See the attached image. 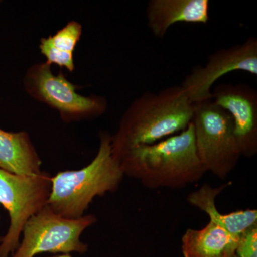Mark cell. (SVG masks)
<instances>
[{
  "label": "cell",
  "instance_id": "obj_3",
  "mask_svg": "<svg viewBox=\"0 0 257 257\" xmlns=\"http://www.w3.org/2000/svg\"><path fill=\"white\" fill-rule=\"evenodd\" d=\"M111 135L101 132L94 160L84 168L59 172L52 177L47 205L67 219H79L97 196L115 192L124 175L111 152Z\"/></svg>",
  "mask_w": 257,
  "mask_h": 257
},
{
  "label": "cell",
  "instance_id": "obj_13",
  "mask_svg": "<svg viewBox=\"0 0 257 257\" xmlns=\"http://www.w3.org/2000/svg\"><path fill=\"white\" fill-rule=\"evenodd\" d=\"M42 161L26 132L0 128V170L17 175L41 173Z\"/></svg>",
  "mask_w": 257,
  "mask_h": 257
},
{
  "label": "cell",
  "instance_id": "obj_16",
  "mask_svg": "<svg viewBox=\"0 0 257 257\" xmlns=\"http://www.w3.org/2000/svg\"><path fill=\"white\" fill-rule=\"evenodd\" d=\"M52 257H72L69 253H64V254L59 255V256H52Z\"/></svg>",
  "mask_w": 257,
  "mask_h": 257
},
{
  "label": "cell",
  "instance_id": "obj_7",
  "mask_svg": "<svg viewBox=\"0 0 257 257\" xmlns=\"http://www.w3.org/2000/svg\"><path fill=\"white\" fill-rule=\"evenodd\" d=\"M96 221L93 214L79 219L64 218L47 204L25 224L23 241L13 257H34L45 252H86L88 246L80 241V236Z\"/></svg>",
  "mask_w": 257,
  "mask_h": 257
},
{
  "label": "cell",
  "instance_id": "obj_11",
  "mask_svg": "<svg viewBox=\"0 0 257 257\" xmlns=\"http://www.w3.org/2000/svg\"><path fill=\"white\" fill-rule=\"evenodd\" d=\"M229 185V184H224L212 187L210 184H203L200 188L190 193L187 200L191 205L206 213L209 217V221L224 228L230 234L240 237L248 230L257 226V210L247 209L221 214L216 207V197Z\"/></svg>",
  "mask_w": 257,
  "mask_h": 257
},
{
  "label": "cell",
  "instance_id": "obj_5",
  "mask_svg": "<svg viewBox=\"0 0 257 257\" xmlns=\"http://www.w3.org/2000/svg\"><path fill=\"white\" fill-rule=\"evenodd\" d=\"M23 87L29 96L57 111L65 123L96 119L107 109L104 96L79 94L77 85L62 72L53 74L46 62L29 67L24 76Z\"/></svg>",
  "mask_w": 257,
  "mask_h": 257
},
{
  "label": "cell",
  "instance_id": "obj_4",
  "mask_svg": "<svg viewBox=\"0 0 257 257\" xmlns=\"http://www.w3.org/2000/svg\"><path fill=\"white\" fill-rule=\"evenodd\" d=\"M192 124L203 168L219 179L227 178L242 156L231 116L209 99L194 104Z\"/></svg>",
  "mask_w": 257,
  "mask_h": 257
},
{
  "label": "cell",
  "instance_id": "obj_12",
  "mask_svg": "<svg viewBox=\"0 0 257 257\" xmlns=\"http://www.w3.org/2000/svg\"><path fill=\"white\" fill-rule=\"evenodd\" d=\"M240 237L209 221L201 229H187L182 237L184 257H234Z\"/></svg>",
  "mask_w": 257,
  "mask_h": 257
},
{
  "label": "cell",
  "instance_id": "obj_9",
  "mask_svg": "<svg viewBox=\"0 0 257 257\" xmlns=\"http://www.w3.org/2000/svg\"><path fill=\"white\" fill-rule=\"evenodd\" d=\"M211 99L227 111L234 123L241 155L257 154V92L246 84H221L211 92Z\"/></svg>",
  "mask_w": 257,
  "mask_h": 257
},
{
  "label": "cell",
  "instance_id": "obj_10",
  "mask_svg": "<svg viewBox=\"0 0 257 257\" xmlns=\"http://www.w3.org/2000/svg\"><path fill=\"white\" fill-rule=\"evenodd\" d=\"M209 0H150L147 4V25L152 34L164 38L177 23L207 24L209 21Z\"/></svg>",
  "mask_w": 257,
  "mask_h": 257
},
{
  "label": "cell",
  "instance_id": "obj_15",
  "mask_svg": "<svg viewBox=\"0 0 257 257\" xmlns=\"http://www.w3.org/2000/svg\"><path fill=\"white\" fill-rule=\"evenodd\" d=\"M234 257H257V226L240 236Z\"/></svg>",
  "mask_w": 257,
  "mask_h": 257
},
{
  "label": "cell",
  "instance_id": "obj_6",
  "mask_svg": "<svg viewBox=\"0 0 257 257\" xmlns=\"http://www.w3.org/2000/svg\"><path fill=\"white\" fill-rule=\"evenodd\" d=\"M51 189L52 177L46 172L22 176L0 170V204L10 217L9 229L1 239L0 257L16 251L24 226L47 205Z\"/></svg>",
  "mask_w": 257,
  "mask_h": 257
},
{
  "label": "cell",
  "instance_id": "obj_8",
  "mask_svg": "<svg viewBox=\"0 0 257 257\" xmlns=\"http://www.w3.org/2000/svg\"><path fill=\"white\" fill-rule=\"evenodd\" d=\"M238 71L257 75L256 37L211 54L207 63L195 66L180 86L191 102L197 104L211 99V88L216 81Z\"/></svg>",
  "mask_w": 257,
  "mask_h": 257
},
{
  "label": "cell",
  "instance_id": "obj_14",
  "mask_svg": "<svg viewBox=\"0 0 257 257\" xmlns=\"http://www.w3.org/2000/svg\"><path fill=\"white\" fill-rule=\"evenodd\" d=\"M82 35V26L77 21L69 22L55 35L40 40L42 55L47 64H57L70 72L74 69V52Z\"/></svg>",
  "mask_w": 257,
  "mask_h": 257
},
{
  "label": "cell",
  "instance_id": "obj_1",
  "mask_svg": "<svg viewBox=\"0 0 257 257\" xmlns=\"http://www.w3.org/2000/svg\"><path fill=\"white\" fill-rule=\"evenodd\" d=\"M194 104L180 85L147 92L131 103L111 135L116 160L136 147L150 145L185 130L192 121Z\"/></svg>",
  "mask_w": 257,
  "mask_h": 257
},
{
  "label": "cell",
  "instance_id": "obj_2",
  "mask_svg": "<svg viewBox=\"0 0 257 257\" xmlns=\"http://www.w3.org/2000/svg\"><path fill=\"white\" fill-rule=\"evenodd\" d=\"M116 160L124 175L150 189L185 188L206 173L196 150L192 121L181 133L136 147Z\"/></svg>",
  "mask_w": 257,
  "mask_h": 257
}]
</instances>
